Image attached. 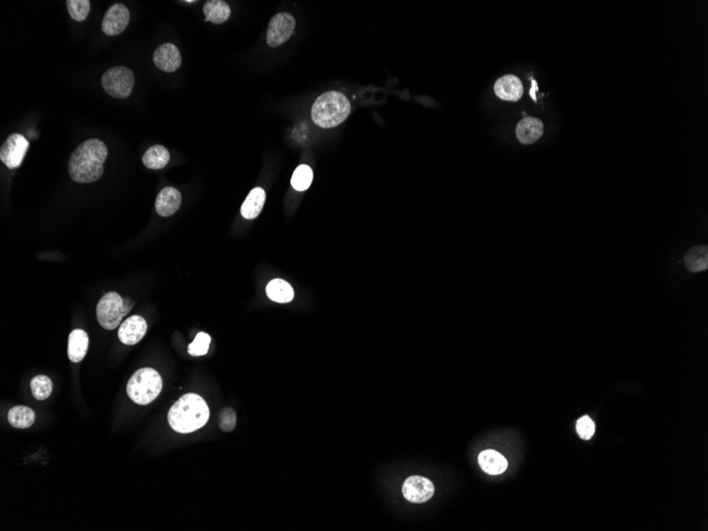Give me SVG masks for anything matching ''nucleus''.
<instances>
[{
    "label": "nucleus",
    "instance_id": "nucleus-1",
    "mask_svg": "<svg viewBox=\"0 0 708 531\" xmlns=\"http://www.w3.org/2000/svg\"><path fill=\"white\" fill-rule=\"evenodd\" d=\"M105 143L97 138L86 140L72 154L68 161L69 175L79 183H94L103 175L108 159Z\"/></svg>",
    "mask_w": 708,
    "mask_h": 531
},
{
    "label": "nucleus",
    "instance_id": "nucleus-2",
    "mask_svg": "<svg viewBox=\"0 0 708 531\" xmlns=\"http://www.w3.org/2000/svg\"><path fill=\"white\" fill-rule=\"evenodd\" d=\"M210 410L199 394H187L173 404L168 414L170 426L181 434H190L208 422Z\"/></svg>",
    "mask_w": 708,
    "mask_h": 531
},
{
    "label": "nucleus",
    "instance_id": "nucleus-3",
    "mask_svg": "<svg viewBox=\"0 0 708 531\" xmlns=\"http://www.w3.org/2000/svg\"><path fill=\"white\" fill-rule=\"evenodd\" d=\"M350 112V102L346 96L332 90L316 99L311 110V117L319 128H332L344 122Z\"/></svg>",
    "mask_w": 708,
    "mask_h": 531
},
{
    "label": "nucleus",
    "instance_id": "nucleus-4",
    "mask_svg": "<svg viewBox=\"0 0 708 531\" xmlns=\"http://www.w3.org/2000/svg\"><path fill=\"white\" fill-rule=\"evenodd\" d=\"M163 380L153 368H141L130 379L126 392L136 404L148 405L161 394Z\"/></svg>",
    "mask_w": 708,
    "mask_h": 531
},
{
    "label": "nucleus",
    "instance_id": "nucleus-5",
    "mask_svg": "<svg viewBox=\"0 0 708 531\" xmlns=\"http://www.w3.org/2000/svg\"><path fill=\"white\" fill-rule=\"evenodd\" d=\"M131 299H122L119 294L108 292L97 305V319L105 330H114L120 325L122 319L131 311Z\"/></svg>",
    "mask_w": 708,
    "mask_h": 531
},
{
    "label": "nucleus",
    "instance_id": "nucleus-6",
    "mask_svg": "<svg viewBox=\"0 0 708 531\" xmlns=\"http://www.w3.org/2000/svg\"><path fill=\"white\" fill-rule=\"evenodd\" d=\"M134 84L135 76L128 67H112L102 76L104 90L112 98L125 99L131 96Z\"/></svg>",
    "mask_w": 708,
    "mask_h": 531
},
{
    "label": "nucleus",
    "instance_id": "nucleus-7",
    "mask_svg": "<svg viewBox=\"0 0 708 531\" xmlns=\"http://www.w3.org/2000/svg\"><path fill=\"white\" fill-rule=\"evenodd\" d=\"M296 21L293 15L281 12L272 19L268 25L266 43L270 47H278L283 44L295 30Z\"/></svg>",
    "mask_w": 708,
    "mask_h": 531
},
{
    "label": "nucleus",
    "instance_id": "nucleus-8",
    "mask_svg": "<svg viewBox=\"0 0 708 531\" xmlns=\"http://www.w3.org/2000/svg\"><path fill=\"white\" fill-rule=\"evenodd\" d=\"M29 142L21 134H12L0 149V159L9 169H17L23 163Z\"/></svg>",
    "mask_w": 708,
    "mask_h": 531
},
{
    "label": "nucleus",
    "instance_id": "nucleus-9",
    "mask_svg": "<svg viewBox=\"0 0 708 531\" xmlns=\"http://www.w3.org/2000/svg\"><path fill=\"white\" fill-rule=\"evenodd\" d=\"M404 497L414 504H422L429 501L435 493L434 483L422 477H410L406 479L403 488Z\"/></svg>",
    "mask_w": 708,
    "mask_h": 531
},
{
    "label": "nucleus",
    "instance_id": "nucleus-10",
    "mask_svg": "<svg viewBox=\"0 0 708 531\" xmlns=\"http://www.w3.org/2000/svg\"><path fill=\"white\" fill-rule=\"evenodd\" d=\"M130 11L122 3L112 6L102 21V31L108 37H115L125 30L130 23Z\"/></svg>",
    "mask_w": 708,
    "mask_h": 531
},
{
    "label": "nucleus",
    "instance_id": "nucleus-11",
    "mask_svg": "<svg viewBox=\"0 0 708 531\" xmlns=\"http://www.w3.org/2000/svg\"><path fill=\"white\" fill-rule=\"evenodd\" d=\"M147 330L148 325L145 319L143 317H138V315H134V317L125 319L120 325L118 337L124 345L133 346L145 337Z\"/></svg>",
    "mask_w": 708,
    "mask_h": 531
},
{
    "label": "nucleus",
    "instance_id": "nucleus-12",
    "mask_svg": "<svg viewBox=\"0 0 708 531\" xmlns=\"http://www.w3.org/2000/svg\"><path fill=\"white\" fill-rule=\"evenodd\" d=\"M153 61L159 70L174 72L181 67V55L175 45L163 44L154 52Z\"/></svg>",
    "mask_w": 708,
    "mask_h": 531
},
{
    "label": "nucleus",
    "instance_id": "nucleus-13",
    "mask_svg": "<svg viewBox=\"0 0 708 531\" xmlns=\"http://www.w3.org/2000/svg\"><path fill=\"white\" fill-rule=\"evenodd\" d=\"M494 92L505 101L516 102L522 98L524 88L518 77L507 74L495 82Z\"/></svg>",
    "mask_w": 708,
    "mask_h": 531
},
{
    "label": "nucleus",
    "instance_id": "nucleus-14",
    "mask_svg": "<svg viewBox=\"0 0 708 531\" xmlns=\"http://www.w3.org/2000/svg\"><path fill=\"white\" fill-rule=\"evenodd\" d=\"M544 126L541 120L534 117H526L516 126V134L523 145H532L543 135Z\"/></svg>",
    "mask_w": 708,
    "mask_h": 531
},
{
    "label": "nucleus",
    "instance_id": "nucleus-15",
    "mask_svg": "<svg viewBox=\"0 0 708 531\" xmlns=\"http://www.w3.org/2000/svg\"><path fill=\"white\" fill-rule=\"evenodd\" d=\"M181 205V194L177 189L172 187L163 189L157 195L155 209L161 217H171L174 214Z\"/></svg>",
    "mask_w": 708,
    "mask_h": 531
},
{
    "label": "nucleus",
    "instance_id": "nucleus-16",
    "mask_svg": "<svg viewBox=\"0 0 708 531\" xmlns=\"http://www.w3.org/2000/svg\"><path fill=\"white\" fill-rule=\"evenodd\" d=\"M478 463L481 470L490 475L502 474L508 468L506 458L494 450L481 452L478 455Z\"/></svg>",
    "mask_w": 708,
    "mask_h": 531
},
{
    "label": "nucleus",
    "instance_id": "nucleus-17",
    "mask_svg": "<svg viewBox=\"0 0 708 531\" xmlns=\"http://www.w3.org/2000/svg\"><path fill=\"white\" fill-rule=\"evenodd\" d=\"M90 346L88 333L81 329L74 330L68 339L69 360L74 363H80L84 360Z\"/></svg>",
    "mask_w": 708,
    "mask_h": 531
},
{
    "label": "nucleus",
    "instance_id": "nucleus-18",
    "mask_svg": "<svg viewBox=\"0 0 708 531\" xmlns=\"http://www.w3.org/2000/svg\"><path fill=\"white\" fill-rule=\"evenodd\" d=\"M265 191L262 188L252 189L241 207V213L246 220H254L261 213L265 203Z\"/></svg>",
    "mask_w": 708,
    "mask_h": 531
},
{
    "label": "nucleus",
    "instance_id": "nucleus-19",
    "mask_svg": "<svg viewBox=\"0 0 708 531\" xmlns=\"http://www.w3.org/2000/svg\"><path fill=\"white\" fill-rule=\"evenodd\" d=\"M203 12L206 17V21L218 23V25L227 21L230 14H232V10L228 3L222 0H209L205 3Z\"/></svg>",
    "mask_w": 708,
    "mask_h": 531
},
{
    "label": "nucleus",
    "instance_id": "nucleus-20",
    "mask_svg": "<svg viewBox=\"0 0 708 531\" xmlns=\"http://www.w3.org/2000/svg\"><path fill=\"white\" fill-rule=\"evenodd\" d=\"M685 266L690 272H703L708 268V248L706 246L690 248L684 258Z\"/></svg>",
    "mask_w": 708,
    "mask_h": 531
},
{
    "label": "nucleus",
    "instance_id": "nucleus-21",
    "mask_svg": "<svg viewBox=\"0 0 708 531\" xmlns=\"http://www.w3.org/2000/svg\"><path fill=\"white\" fill-rule=\"evenodd\" d=\"M268 298L276 303H287L294 298V290L291 284L282 279L272 280L266 286Z\"/></svg>",
    "mask_w": 708,
    "mask_h": 531
},
{
    "label": "nucleus",
    "instance_id": "nucleus-22",
    "mask_svg": "<svg viewBox=\"0 0 708 531\" xmlns=\"http://www.w3.org/2000/svg\"><path fill=\"white\" fill-rule=\"evenodd\" d=\"M169 151L163 146H153L143 154V163L151 170H161L169 163Z\"/></svg>",
    "mask_w": 708,
    "mask_h": 531
},
{
    "label": "nucleus",
    "instance_id": "nucleus-23",
    "mask_svg": "<svg viewBox=\"0 0 708 531\" xmlns=\"http://www.w3.org/2000/svg\"><path fill=\"white\" fill-rule=\"evenodd\" d=\"M34 412L27 406H15L8 414V420L13 428H30L34 423Z\"/></svg>",
    "mask_w": 708,
    "mask_h": 531
},
{
    "label": "nucleus",
    "instance_id": "nucleus-24",
    "mask_svg": "<svg viewBox=\"0 0 708 531\" xmlns=\"http://www.w3.org/2000/svg\"><path fill=\"white\" fill-rule=\"evenodd\" d=\"M313 181V171L309 166L301 165L292 177L291 183L297 191H305L310 188Z\"/></svg>",
    "mask_w": 708,
    "mask_h": 531
},
{
    "label": "nucleus",
    "instance_id": "nucleus-25",
    "mask_svg": "<svg viewBox=\"0 0 708 531\" xmlns=\"http://www.w3.org/2000/svg\"><path fill=\"white\" fill-rule=\"evenodd\" d=\"M52 382L48 377L37 376L31 381V390L37 400L44 401L48 399L52 392Z\"/></svg>",
    "mask_w": 708,
    "mask_h": 531
},
{
    "label": "nucleus",
    "instance_id": "nucleus-26",
    "mask_svg": "<svg viewBox=\"0 0 708 531\" xmlns=\"http://www.w3.org/2000/svg\"><path fill=\"white\" fill-rule=\"evenodd\" d=\"M69 15L74 21H83L88 19L90 11V0H67Z\"/></svg>",
    "mask_w": 708,
    "mask_h": 531
},
{
    "label": "nucleus",
    "instance_id": "nucleus-27",
    "mask_svg": "<svg viewBox=\"0 0 708 531\" xmlns=\"http://www.w3.org/2000/svg\"><path fill=\"white\" fill-rule=\"evenodd\" d=\"M211 337L207 333L201 332L196 335L193 343L188 347L189 354L193 357H202L207 354L210 346Z\"/></svg>",
    "mask_w": 708,
    "mask_h": 531
},
{
    "label": "nucleus",
    "instance_id": "nucleus-28",
    "mask_svg": "<svg viewBox=\"0 0 708 531\" xmlns=\"http://www.w3.org/2000/svg\"><path fill=\"white\" fill-rule=\"evenodd\" d=\"M595 422L589 417V416H585V417L580 418L576 424V430H577L578 435L583 439L589 440L593 437L595 434Z\"/></svg>",
    "mask_w": 708,
    "mask_h": 531
},
{
    "label": "nucleus",
    "instance_id": "nucleus-29",
    "mask_svg": "<svg viewBox=\"0 0 708 531\" xmlns=\"http://www.w3.org/2000/svg\"><path fill=\"white\" fill-rule=\"evenodd\" d=\"M236 424V414L232 408H225L220 414V428L225 433L234 430Z\"/></svg>",
    "mask_w": 708,
    "mask_h": 531
},
{
    "label": "nucleus",
    "instance_id": "nucleus-30",
    "mask_svg": "<svg viewBox=\"0 0 708 531\" xmlns=\"http://www.w3.org/2000/svg\"><path fill=\"white\" fill-rule=\"evenodd\" d=\"M532 90H530V96H532V98L534 99V101H536V92L538 90V84H536V82L534 80H532Z\"/></svg>",
    "mask_w": 708,
    "mask_h": 531
}]
</instances>
